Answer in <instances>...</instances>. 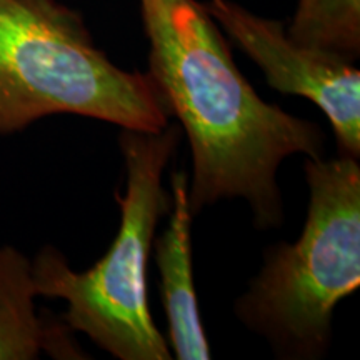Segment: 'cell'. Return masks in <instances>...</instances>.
<instances>
[{"label":"cell","mask_w":360,"mask_h":360,"mask_svg":"<svg viewBox=\"0 0 360 360\" xmlns=\"http://www.w3.org/2000/svg\"><path fill=\"white\" fill-rule=\"evenodd\" d=\"M172 210L165 232L155 240L160 295L169 321V339L179 360H209L210 347L200 321L192 269L188 184L186 172L172 175Z\"/></svg>","instance_id":"obj_6"},{"label":"cell","mask_w":360,"mask_h":360,"mask_svg":"<svg viewBox=\"0 0 360 360\" xmlns=\"http://www.w3.org/2000/svg\"><path fill=\"white\" fill-rule=\"evenodd\" d=\"M141 13L150 44L148 75L191 143L192 214L244 199L259 227L281 225L277 170L295 154L321 159L319 125L255 94L204 4L141 0Z\"/></svg>","instance_id":"obj_1"},{"label":"cell","mask_w":360,"mask_h":360,"mask_svg":"<svg viewBox=\"0 0 360 360\" xmlns=\"http://www.w3.org/2000/svg\"><path fill=\"white\" fill-rule=\"evenodd\" d=\"M34 267L24 252L0 245V360H34L44 352L79 357L67 326H51L37 312Z\"/></svg>","instance_id":"obj_7"},{"label":"cell","mask_w":360,"mask_h":360,"mask_svg":"<svg viewBox=\"0 0 360 360\" xmlns=\"http://www.w3.org/2000/svg\"><path fill=\"white\" fill-rule=\"evenodd\" d=\"M62 114L141 132L169 122L150 75L117 67L79 12L58 0H0V135Z\"/></svg>","instance_id":"obj_2"},{"label":"cell","mask_w":360,"mask_h":360,"mask_svg":"<svg viewBox=\"0 0 360 360\" xmlns=\"http://www.w3.org/2000/svg\"><path fill=\"white\" fill-rule=\"evenodd\" d=\"M305 175L310 202L302 233L265 254L236 304L238 319L290 359L327 352L335 305L360 285L359 162L309 159Z\"/></svg>","instance_id":"obj_4"},{"label":"cell","mask_w":360,"mask_h":360,"mask_svg":"<svg viewBox=\"0 0 360 360\" xmlns=\"http://www.w3.org/2000/svg\"><path fill=\"white\" fill-rule=\"evenodd\" d=\"M287 32L295 42L354 62L360 53V0H299Z\"/></svg>","instance_id":"obj_8"},{"label":"cell","mask_w":360,"mask_h":360,"mask_svg":"<svg viewBox=\"0 0 360 360\" xmlns=\"http://www.w3.org/2000/svg\"><path fill=\"white\" fill-rule=\"evenodd\" d=\"M180 130L160 132L124 129L125 192L115 195L120 227L98 262L77 272L56 247H44L32 260L39 297L65 300L64 322L120 360H169L164 335L152 321L147 302V260L159 219L169 210L162 174L175 152Z\"/></svg>","instance_id":"obj_3"},{"label":"cell","mask_w":360,"mask_h":360,"mask_svg":"<svg viewBox=\"0 0 360 360\" xmlns=\"http://www.w3.org/2000/svg\"><path fill=\"white\" fill-rule=\"evenodd\" d=\"M207 12L264 70L272 89L314 102L330 120L340 154H360V72L337 53L295 42L281 20L231 0H207Z\"/></svg>","instance_id":"obj_5"}]
</instances>
